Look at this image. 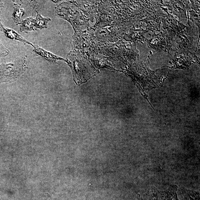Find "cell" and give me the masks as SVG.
Masks as SVG:
<instances>
[{
    "label": "cell",
    "mask_w": 200,
    "mask_h": 200,
    "mask_svg": "<svg viewBox=\"0 0 200 200\" xmlns=\"http://www.w3.org/2000/svg\"><path fill=\"white\" fill-rule=\"evenodd\" d=\"M36 18L32 17H29L22 21L20 24V31L27 32L28 31L37 30L47 28V23L51 21L48 17H42L38 12Z\"/></svg>",
    "instance_id": "obj_2"
},
{
    "label": "cell",
    "mask_w": 200,
    "mask_h": 200,
    "mask_svg": "<svg viewBox=\"0 0 200 200\" xmlns=\"http://www.w3.org/2000/svg\"><path fill=\"white\" fill-rule=\"evenodd\" d=\"M48 200H50V199H48Z\"/></svg>",
    "instance_id": "obj_8"
},
{
    "label": "cell",
    "mask_w": 200,
    "mask_h": 200,
    "mask_svg": "<svg viewBox=\"0 0 200 200\" xmlns=\"http://www.w3.org/2000/svg\"><path fill=\"white\" fill-rule=\"evenodd\" d=\"M26 56L16 59L13 62L0 64V83L16 80L26 68Z\"/></svg>",
    "instance_id": "obj_1"
},
{
    "label": "cell",
    "mask_w": 200,
    "mask_h": 200,
    "mask_svg": "<svg viewBox=\"0 0 200 200\" xmlns=\"http://www.w3.org/2000/svg\"><path fill=\"white\" fill-rule=\"evenodd\" d=\"M0 29H1V31L4 32L8 38L12 39V40H19L25 44H29V45L32 46L33 47L34 46L13 30L4 27L2 24L1 21H0Z\"/></svg>",
    "instance_id": "obj_3"
},
{
    "label": "cell",
    "mask_w": 200,
    "mask_h": 200,
    "mask_svg": "<svg viewBox=\"0 0 200 200\" xmlns=\"http://www.w3.org/2000/svg\"><path fill=\"white\" fill-rule=\"evenodd\" d=\"M9 54V51L4 47L0 42V58L5 57Z\"/></svg>",
    "instance_id": "obj_6"
},
{
    "label": "cell",
    "mask_w": 200,
    "mask_h": 200,
    "mask_svg": "<svg viewBox=\"0 0 200 200\" xmlns=\"http://www.w3.org/2000/svg\"><path fill=\"white\" fill-rule=\"evenodd\" d=\"M24 13L25 10L24 9L20 8L17 5H15V6L14 8L12 18H13L14 22L17 25L21 24V17L24 15Z\"/></svg>",
    "instance_id": "obj_5"
},
{
    "label": "cell",
    "mask_w": 200,
    "mask_h": 200,
    "mask_svg": "<svg viewBox=\"0 0 200 200\" xmlns=\"http://www.w3.org/2000/svg\"><path fill=\"white\" fill-rule=\"evenodd\" d=\"M33 52L37 55L42 56L45 59L52 62H56L58 59H61L60 58L57 57L51 53L44 50L43 49L39 47L38 46H33Z\"/></svg>",
    "instance_id": "obj_4"
},
{
    "label": "cell",
    "mask_w": 200,
    "mask_h": 200,
    "mask_svg": "<svg viewBox=\"0 0 200 200\" xmlns=\"http://www.w3.org/2000/svg\"><path fill=\"white\" fill-rule=\"evenodd\" d=\"M3 4L2 2V1H0V10H1L3 6Z\"/></svg>",
    "instance_id": "obj_7"
}]
</instances>
